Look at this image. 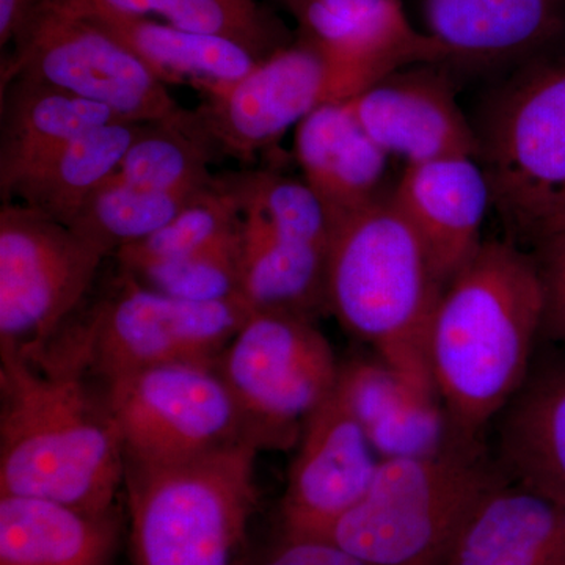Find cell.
Listing matches in <instances>:
<instances>
[{"label":"cell","instance_id":"6da1fadb","mask_svg":"<svg viewBox=\"0 0 565 565\" xmlns=\"http://www.w3.org/2000/svg\"><path fill=\"white\" fill-rule=\"evenodd\" d=\"M544 321L530 250L484 241L446 285L430 323V373L457 441H481L525 384Z\"/></svg>","mask_w":565,"mask_h":565},{"label":"cell","instance_id":"7a4b0ae2","mask_svg":"<svg viewBox=\"0 0 565 565\" xmlns=\"http://www.w3.org/2000/svg\"><path fill=\"white\" fill-rule=\"evenodd\" d=\"M0 356V494L111 514L126 457L104 397L73 371Z\"/></svg>","mask_w":565,"mask_h":565},{"label":"cell","instance_id":"3957f363","mask_svg":"<svg viewBox=\"0 0 565 565\" xmlns=\"http://www.w3.org/2000/svg\"><path fill=\"white\" fill-rule=\"evenodd\" d=\"M444 291L426 248L390 193L333 226L329 313L379 359L433 388L427 345Z\"/></svg>","mask_w":565,"mask_h":565},{"label":"cell","instance_id":"277c9868","mask_svg":"<svg viewBox=\"0 0 565 565\" xmlns=\"http://www.w3.org/2000/svg\"><path fill=\"white\" fill-rule=\"evenodd\" d=\"M505 482L481 441L381 460L363 500L326 539L370 565H444L482 498Z\"/></svg>","mask_w":565,"mask_h":565},{"label":"cell","instance_id":"5b68a950","mask_svg":"<svg viewBox=\"0 0 565 565\" xmlns=\"http://www.w3.org/2000/svg\"><path fill=\"white\" fill-rule=\"evenodd\" d=\"M259 451L239 441L185 462L126 463L134 565H245Z\"/></svg>","mask_w":565,"mask_h":565},{"label":"cell","instance_id":"8992f818","mask_svg":"<svg viewBox=\"0 0 565 565\" xmlns=\"http://www.w3.org/2000/svg\"><path fill=\"white\" fill-rule=\"evenodd\" d=\"M476 134L505 239L530 248L565 230V54L523 63Z\"/></svg>","mask_w":565,"mask_h":565},{"label":"cell","instance_id":"52a82bcc","mask_svg":"<svg viewBox=\"0 0 565 565\" xmlns=\"http://www.w3.org/2000/svg\"><path fill=\"white\" fill-rule=\"evenodd\" d=\"M250 315L241 299L189 302L122 273L117 288L79 322H66L36 356L106 382L172 363L215 364Z\"/></svg>","mask_w":565,"mask_h":565},{"label":"cell","instance_id":"ba28073f","mask_svg":"<svg viewBox=\"0 0 565 565\" xmlns=\"http://www.w3.org/2000/svg\"><path fill=\"white\" fill-rule=\"evenodd\" d=\"M259 449H291L337 388L340 363L315 318L250 311L215 363Z\"/></svg>","mask_w":565,"mask_h":565},{"label":"cell","instance_id":"9c48e42d","mask_svg":"<svg viewBox=\"0 0 565 565\" xmlns=\"http://www.w3.org/2000/svg\"><path fill=\"white\" fill-rule=\"evenodd\" d=\"M2 61L0 85L28 79L103 104L121 120L151 122L178 117L185 107L121 41L39 0L29 10Z\"/></svg>","mask_w":565,"mask_h":565},{"label":"cell","instance_id":"30bf717a","mask_svg":"<svg viewBox=\"0 0 565 565\" xmlns=\"http://www.w3.org/2000/svg\"><path fill=\"white\" fill-rule=\"evenodd\" d=\"M107 253L17 202L0 207V351L35 359L73 318Z\"/></svg>","mask_w":565,"mask_h":565},{"label":"cell","instance_id":"8fae6325","mask_svg":"<svg viewBox=\"0 0 565 565\" xmlns=\"http://www.w3.org/2000/svg\"><path fill=\"white\" fill-rule=\"evenodd\" d=\"M104 385L126 463L185 462L252 441L215 364H162Z\"/></svg>","mask_w":565,"mask_h":565},{"label":"cell","instance_id":"7c38bea8","mask_svg":"<svg viewBox=\"0 0 565 565\" xmlns=\"http://www.w3.org/2000/svg\"><path fill=\"white\" fill-rule=\"evenodd\" d=\"M193 117L223 159L252 167L305 117L334 102L329 61L318 44L297 35L241 79L196 88Z\"/></svg>","mask_w":565,"mask_h":565},{"label":"cell","instance_id":"4fadbf2b","mask_svg":"<svg viewBox=\"0 0 565 565\" xmlns=\"http://www.w3.org/2000/svg\"><path fill=\"white\" fill-rule=\"evenodd\" d=\"M297 35L329 61L334 102L344 103L396 71L448 62L440 43L408 20L401 0H280Z\"/></svg>","mask_w":565,"mask_h":565},{"label":"cell","instance_id":"5bb4252c","mask_svg":"<svg viewBox=\"0 0 565 565\" xmlns=\"http://www.w3.org/2000/svg\"><path fill=\"white\" fill-rule=\"evenodd\" d=\"M281 501L282 534L326 537L363 500L381 459L333 392L305 423Z\"/></svg>","mask_w":565,"mask_h":565},{"label":"cell","instance_id":"9a60e30c","mask_svg":"<svg viewBox=\"0 0 565 565\" xmlns=\"http://www.w3.org/2000/svg\"><path fill=\"white\" fill-rule=\"evenodd\" d=\"M437 65L396 71L345 102L374 143L405 166L478 158L476 128L457 103L455 85Z\"/></svg>","mask_w":565,"mask_h":565},{"label":"cell","instance_id":"2e32d148","mask_svg":"<svg viewBox=\"0 0 565 565\" xmlns=\"http://www.w3.org/2000/svg\"><path fill=\"white\" fill-rule=\"evenodd\" d=\"M392 202L426 248L445 288L478 253L492 207L484 169L473 156L405 166Z\"/></svg>","mask_w":565,"mask_h":565},{"label":"cell","instance_id":"e0dca14e","mask_svg":"<svg viewBox=\"0 0 565 565\" xmlns=\"http://www.w3.org/2000/svg\"><path fill=\"white\" fill-rule=\"evenodd\" d=\"M338 394L381 460L440 455L456 444L437 390L385 363H340Z\"/></svg>","mask_w":565,"mask_h":565},{"label":"cell","instance_id":"ac0fdd59","mask_svg":"<svg viewBox=\"0 0 565 565\" xmlns=\"http://www.w3.org/2000/svg\"><path fill=\"white\" fill-rule=\"evenodd\" d=\"M422 11L449 61L527 63L565 32V0H422Z\"/></svg>","mask_w":565,"mask_h":565},{"label":"cell","instance_id":"d6986e66","mask_svg":"<svg viewBox=\"0 0 565 565\" xmlns=\"http://www.w3.org/2000/svg\"><path fill=\"white\" fill-rule=\"evenodd\" d=\"M294 154L332 228L385 196L390 158L345 102L322 104L300 121Z\"/></svg>","mask_w":565,"mask_h":565},{"label":"cell","instance_id":"ffe728a7","mask_svg":"<svg viewBox=\"0 0 565 565\" xmlns=\"http://www.w3.org/2000/svg\"><path fill=\"white\" fill-rule=\"evenodd\" d=\"M497 422L493 456L509 481L565 505V360L533 363Z\"/></svg>","mask_w":565,"mask_h":565},{"label":"cell","instance_id":"44dd1931","mask_svg":"<svg viewBox=\"0 0 565 565\" xmlns=\"http://www.w3.org/2000/svg\"><path fill=\"white\" fill-rule=\"evenodd\" d=\"M444 565H565V505L505 482L482 498Z\"/></svg>","mask_w":565,"mask_h":565},{"label":"cell","instance_id":"7402d4cb","mask_svg":"<svg viewBox=\"0 0 565 565\" xmlns=\"http://www.w3.org/2000/svg\"><path fill=\"white\" fill-rule=\"evenodd\" d=\"M0 196L51 151L125 121L103 104L28 79L0 85Z\"/></svg>","mask_w":565,"mask_h":565},{"label":"cell","instance_id":"603a6c76","mask_svg":"<svg viewBox=\"0 0 565 565\" xmlns=\"http://www.w3.org/2000/svg\"><path fill=\"white\" fill-rule=\"evenodd\" d=\"M115 539L111 514L0 494V565H106Z\"/></svg>","mask_w":565,"mask_h":565},{"label":"cell","instance_id":"cb8c5ba5","mask_svg":"<svg viewBox=\"0 0 565 565\" xmlns=\"http://www.w3.org/2000/svg\"><path fill=\"white\" fill-rule=\"evenodd\" d=\"M143 122L115 121L62 145L33 163L2 203L17 202L70 225L84 203L117 172Z\"/></svg>","mask_w":565,"mask_h":565},{"label":"cell","instance_id":"d4e9b609","mask_svg":"<svg viewBox=\"0 0 565 565\" xmlns=\"http://www.w3.org/2000/svg\"><path fill=\"white\" fill-rule=\"evenodd\" d=\"M88 21L129 47L167 85L228 84L247 76L259 61L236 41L185 31L152 18L118 13L85 14Z\"/></svg>","mask_w":565,"mask_h":565},{"label":"cell","instance_id":"484cf974","mask_svg":"<svg viewBox=\"0 0 565 565\" xmlns=\"http://www.w3.org/2000/svg\"><path fill=\"white\" fill-rule=\"evenodd\" d=\"M327 258V252L280 236L262 212H243L239 297L248 310L329 313Z\"/></svg>","mask_w":565,"mask_h":565},{"label":"cell","instance_id":"4316f807","mask_svg":"<svg viewBox=\"0 0 565 565\" xmlns=\"http://www.w3.org/2000/svg\"><path fill=\"white\" fill-rule=\"evenodd\" d=\"M39 2V0H36ZM77 17L92 13L152 18L185 31L236 41L259 61L289 46L296 35L258 0H46Z\"/></svg>","mask_w":565,"mask_h":565},{"label":"cell","instance_id":"83f0119b","mask_svg":"<svg viewBox=\"0 0 565 565\" xmlns=\"http://www.w3.org/2000/svg\"><path fill=\"white\" fill-rule=\"evenodd\" d=\"M221 161L193 110L184 109L169 120L143 122L110 180L148 191H200L212 185L211 167Z\"/></svg>","mask_w":565,"mask_h":565},{"label":"cell","instance_id":"f1b7e54d","mask_svg":"<svg viewBox=\"0 0 565 565\" xmlns=\"http://www.w3.org/2000/svg\"><path fill=\"white\" fill-rule=\"evenodd\" d=\"M210 188L180 192L148 191L109 178L77 211L68 226L102 247L107 255H115L126 245L147 239L172 222Z\"/></svg>","mask_w":565,"mask_h":565},{"label":"cell","instance_id":"f546056e","mask_svg":"<svg viewBox=\"0 0 565 565\" xmlns=\"http://www.w3.org/2000/svg\"><path fill=\"white\" fill-rule=\"evenodd\" d=\"M215 185L239 207L262 212L286 239L329 253L332 226L316 193L303 180L270 169L215 174Z\"/></svg>","mask_w":565,"mask_h":565},{"label":"cell","instance_id":"4dcf8cb0","mask_svg":"<svg viewBox=\"0 0 565 565\" xmlns=\"http://www.w3.org/2000/svg\"><path fill=\"white\" fill-rule=\"evenodd\" d=\"M243 225L236 203L211 185L195 202L182 210L172 222L140 243L126 245L115 253L122 273L137 274L154 266L207 247Z\"/></svg>","mask_w":565,"mask_h":565},{"label":"cell","instance_id":"1f68e13d","mask_svg":"<svg viewBox=\"0 0 565 565\" xmlns=\"http://www.w3.org/2000/svg\"><path fill=\"white\" fill-rule=\"evenodd\" d=\"M241 241L243 225L191 255L129 275L154 291L189 302L241 299Z\"/></svg>","mask_w":565,"mask_h":565},{"label":"cell","instance_id":"d6a6232c","mask_svg":"<svg viewBox=\"0 0 565 565\" xmlns=\"http://www.w3.org/2000/svg\"><path fill=\"white\" fill-rule=\"evenodd\" d=\"M542 289V340L565 344V230L548 234L530 247Z\"/></svg>","mask_w":565,"mask_h":565},{"label":"cell","instance_id":"836d02e7","mask_svg":"<svg viewBox=\"0 0 565 565\" xmlns=\"http://www.w3.org/2000/svg\"><path fill=\"white\" fill-rule=\"evenodd\" d=\"M259 565H370L326 537L282 534Z\"/></svg>","mask_w":565,"mask_h":565},{"label":"cell","instance_id":"e575fe53","mask_svg":"<svg viewBox=\"0 0 565 565\" xmlns=\"http://www.w3.org/2000/svg\"><path fill=\"white\" fill-rule=\"evenodd\" d=\"M35 0H0V46L13 43Z\"/></svg>","mask_w":565,"mask_h":565},{"label":"cell","instance_id":"d590c367","mask_svg":"<svg viewBox=\"0 0 565 565\" xmlns=\"http://www.w3.org/2000/svg\"><path fill=\"white\" fill-rule=\"evenodd\" d=\"M35 2H36V0H35Z\"/></svg>","mask_w":565,"mask_h":565}]
</instances>
